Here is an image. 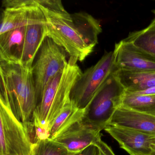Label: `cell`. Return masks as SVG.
<instances>
[{"label":"cell","mask_w":155,"mask_h":155,"mask_svg":"<svg viewBox=\"0 0 155 155\" xmlns=\"http://www.w3.org/2000/svg\"><path fill=\"white\" fill-rule=\"evenodd\" d=\"M113 73L126 93H137L155 86V71L130 72L115 70Z\"/></svg>","instance_id":"5bb4252c"},{"label":"cell","mask_w":155,"mask_h":155,"mask_svg":"<svg viewBox=\"0 0 155 155\" xmlns=\"http://www.w3.org/2000/svg\"><path fill=\"white\" fill-rule=\"evenodd\" d=\"M120 106L155 116V95H141L125 92Z\"/></svg>","instance_id":"e0dca14e"},{"label":"cell","mask_w":155,"mask_h":155,"mask_svg":"<svg viewBox=\"0 0 155 155\" xmlns=\"http://www.w3.org/2000/svg\"><path fill=\"white\" fill-rule=\"evenodd\" d=\"M81 119L73 121L51 139L64 146L70 153H81L95 145L101 139V132L87 127Z\"/></svg>","instance_id":"30bf717a"},{"label":"cell","mask_w":155,"mask_h":155,"mask_svg":"<svg viewBox=\"0 0 155 155\" xmlns=\"http://www.w3.org/2000/svg\"><path fill=\"white\" fill-rule=\"evenodd\" d=\"M98 149H99V148H98ZM99 151H100L99 155H105V154H104V153H103V152H102V151H101V150L100 149H99Z\"/></svg>","instance_id":"cb8c5ba5"},{"label":"cell","mask_w":155,"mask_h":155,"mask_svg":"<svg viewBox=\"0 0 155 155\" xmlns=\"http://www.w3.org/2000/svg\"><path fill=\"white\" fill-rule=\"evenodd\" d=\"M124 40L155 58V18L146 28L131 32Z\"/></svg>","instance_id":"9a60e30c"},{"label":"cell","mask_w":155,"mask_h":155,"mask_svg":"<svg viewBox=\"0 0 155 155\" xmlns=\"http://www.w3.org/2000/svg\"><path fill=\"white\" fill-rule=\"evenodd\" d=\"M113 55L116 70L130 72L155 71V58L124 40L116 43Z\"/></svg>","instance_id":"9c48e42d"},{"label":"cell","mask_w":155,"mask_h":155,"mask_svg":"<svg viewBox=\"0 0 155 155\" xmlns=\"http://www.w3.org/2000/svg\"><path fill=\"white\" fill-rule=\"evenodd\" d=\"M150 143L151 144L155 145V137H153L150 139Z\"/></svg>","instance_id":"603a6c76"},{"label":"cell","mask_w":155,"mask_h":155,"mask_svg":"<svg viewBox=\"0 0 155 155\" xmlns=\"http://www.w3.org/2000/svg\"><path fill=\"white\" fill-rule=\"evenodd\" d=\"M26 29L22 26L0 35V60L20 63Z\"/></svg>","instance_id":"4fadbf2b"},{"label":"cell","mask_w":155,"mask_h":155,"mask_svg":"<svg viewBox=\"0 0 155 155\" xmlns=\"http://www.w3.org/2000/svg\"><path fill=\"white\" fill-rule=\"evenodd\" d=\"M113 72L85 108L81 119L87 127L99 132L108 126L125 94V89Z\"/></svg>","instance_id":"277c9868"},{"label":"cell","mask_w":155,"mask_h":155,"mask_svg":"<svg viewBox=\"0 0 155 155\" xmlns=\"http://www.w3.org/2000/svg\"><path fill=\"white\" fill-rule=\"evenodd\" d=\"M47 21L48 37L63 48L76 64L91 54L102 32L99 21L85 12L70 14L59 0H36Z\"/></svg>","instance_id":"6da1fadb"},{"label":"cell","mask_w":155,"mask_h":155,"mask_svg":"<svg viewBox=\"0 0 155 155\" xmlns=\"http://www.w3.org/2000/svg\"><path fill=\"white\" fill-rule=\"evenodd\" d=\"M47 36L46 18L36 0V3L29 12L23 53L20 64L32 70L35 58Z\"/></svg>","instance_id":"ba28073f"},{"label":"cell","mask_w":155,"mask_h":155,"mask_svg":"<svg viewBox=\"0 0 155 155\" xmlns=\"http://www.w3.org/2000/svg\"><path fill=\"white\" fill-rule=\"evenodd\" d=\"M99 150L95 145L88 147L81 153V155H99Z\"/></svg>","instance_id":"ffe728a7"},{"label":"cell","mask_w":155,"mask_h":155,"mask_svg":"<svg viewBox=\"0 0 155 155\" xmlns=\"http://www.w3.org/2000/svg\"><path fill=\"white\" fill-rule=\"evenodd\" d=\"M67 53L51 38L46 37L32 68L38 103L49 82L68 64Z\"/></svg>","instance_id":"8992f818"},{"label":"cell","mask_w":155,"mask_h":155,"mask_svg":"<svg viewBox=\"0 0 155 155\" xmlns=\"http://www.w3.org/2000/svg\"><path fill=\"white\" fill-rule=\"evenodd\" d=\"M150 147H151V151L150 155H155V145L151 144Z\"/></svg>","instance_id":"7402d4cb"},{"label":"cell","mask_w":155,"mask_h":155,"mask_svg":"<svg viewBox=\"0 0 155 155\" xmlns=\"http://www.w3.org/2000/svg\"><path fill=\"white\" fill-rule=\"evenodd\" d=\"M130 94H141V95H155V86L150 88L148 89L143 91H140L135 93H130Z\"/></svg>","instance_id":"44dd1931"},{"label":"cell","mask_w":155,"mask_h":155,"mask_svg":"<svg viewBox=\"0 0 155 155\" xmlns=\"http://www.w3.org/2000/svg\"><path fill=\"white\" fill-rule=\"evenodd\" d=\"M81 153H73V154H71V155H81Z\"/></svg>","instance_id":"d4e9b609"},{"label":"cell","mask_w":155,"mask_h":155,"mask_svg":"<svg viewBox=\"0 0 155 155\" xmlns=\"http://www.w3.org/2000/svg\"><path fill=\"white\" fill-rule=\"evenodd\" d=\"M95 145L106 155H116L112 149L107 143L101 140V139L97 141Z\"/></svg>","instance_id":"d6986e66"},{"label":"cell","mask_w":155,"mask_h":155,"mask_svg":"<svg viewBox=\"0 0 155 155\" xmlns=\"http://www.w3.org/2000/svg\"><path fill=\"white\" fill-rule=\"evenodd\" d=\"M152 12H153V13H154V14H155V10H153L152 11Z\"/></svg>","instance_id":"484cf974"},{"label":"cell","mask_w":155,"mask_h":155,"mask_svg":"<svg viewBox=\"0 0 155 155\" xmlns=\"http://www.w3.org/2000/svg\"><path fill=\"white\" fill-rule=\"evenodd\" d=\"M115 70L113 51L106 52L95 65L82 73L71 91V101L79 109L86 108Z\"/></svg>","instance_id":"52a82bcc"},{"label":"cell","mask_w":155,"mask_h":155,"mask_svg":"<svg viewBox=\"0 0 155 155\" xmlns=\"http://www.w3.org/2000/svg\"><path fill=\"white\" fill-rule=\"evenodd\" d=\"M109 126L127 128L155 136V116L121 106L116 110Z\"/></svg>","instance_id":"7c38bea8"},{"label":"cell","mask_w":155,"mask_h":155,"mask_svg":"<svg viewBox=\"0 0 155 155\" xmlns=\"http://www.w3.org/2000/svg\"><path fill=\"white\" fill-rule=\"evenodd\" d=\"M84 110L77 107L71 101L67 103L51 126L49 130V138L52 139L73 121L81 118Z\"/></svg>","instance_id":"2e32d148"},{"label":"cell","mask_w":155,"mask_h":155,"mask_svg":"<svg viewBox=\"0 0 155 155\" xmlns=\"http://www.w3.org/2000/svg\"><path fill=\"white\" fill-rule=\"evenodd\" d=\"M104 130L130 155H150V139L155 136L116 126H108Z\"/></svg>","instance_id":"8fae6325"},{"label":"cell","mask_w":155,"mask_h":155,"mask_svg":"<svg viewBox=\"0 0 155 155\" xmlns=\"http://www.w3.org/2000/svg\"><path fill=\"white\" fill-rule=\"evenodd\" d=\"M31 130L8 104L0 102V155H31Z\"/></svg>","instance_id":"5b68a950"},{"label":"cell","mask_w":155,"mask_h":155,"mask_svg":"<svg viewBox=\"0 0 155 155\" xmlns=\"http://www.w3.org/2000/svg\"><path fill=\"white\" fill-rule=\"evenodd\" d=\"M0 101L9 105L22 123L32 129L38 101L32 70L20 63L0 60Z\"/></svg>","instance_id":"7a4b0ae2"},{"label":"cell","mask_w":155,"mask_h":155,"mask_svg":"<svg viewBox=\"0 0 155 155\" xmlns=\"http://www.w3.org/2000/svg\"><path fill=\"white\" fill-rule=\"evenodd\" d=\"M64 146L48 138L38 139L34 142L31 155H71Z\"/></svg>","instance_id":"ac0fdd59"},{"label":"cell","mask_w":155,"mask_h":155,"mask_svg":"<svg viewBox=\"0 0 155 155\" xmlns=\"http://www.w3.org/2000/svg\"><path fill=\"white\" fill-rule=\"evenodd\" d=\"M82 73L77 64L68 61L65 68L48 83L33 113L34 141L48 138L51 126L65 105L71 101V91Z\"/></svg>","instance_id":"3957f363"}]
</instances>
